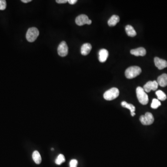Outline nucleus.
<instances>
[{
	"mask_svg": "<svg viewBox=\"0 0 167 167\" xmlns=\"http://www.w3.org/2000/svg\"><path fill=\"white\" fill-rule=\"evenodd\" d=\"M142 70L138 66H132L128 68L125 71V77L128 79H132L141 74Z\"/></svg>",
	"mask_w": 167,
	"mask_h": 167,
	"instance_id": "obj_1",
	"label": "nucleus"
},
{
	"mask_svg": "<svg viewBox=\"0 0 167 167\" xmlns=\"http://www.w3.org/2000/svg\"><path fill=\"white\" fill-rule=\"evenodd\" d=\"M136 93L138 100L141 104L143 105H146L148 103V96L143 88L140 86L137 87L136 89Z\"/></svg>",
	"mask_w": 167,
	"mask_h": 167,
	"instance_id": "obj_2",
	"label": "nucleus"
},
{
	"mask_svg": "<svg viewBox=\"0 0 167 167\" xmlns=\"http://www.w3.org/2000/svg\"><path fill=\"white\" fill-rule=\"evenodd\" d=\"M119 95V91L118 88L113 87L107 91L103 94L104 99L108 101L113 100L118 98Z\"/></svg>",
	"mask_w": 167,
	"mask_h": 167,
	"instance_id": "obj_3",
	"label": "nucleus"
},
{
	"mask_svg": "<svg viewBox=\"0 0 167 167\" xmlns=\"http://www.w3.org/2000/svg\"><path fill=\"white\" fill-rule=\"evenodd\" d=\"M39 35V31L37 28H31L28 29L26 34V38L30 42H34Z\"/></svg>",
	"mask_w": 167,
	"mask_h": 167,
	"instance_id": "obj_4",
	"label": "nucleus"
},
{
	"mask_svg": "<svg viewBox=\"0 0 167 167\" xmlns=\"http://www.w3.org/2000/svg\"><path fill=\"white\" fill-rule=\"evenodd\" d=\"M140 121L143 125H151L154 122V118L151 113L146 112L144 115L141 116L140 118Z\"/></svg>",
	"mask_w": 167,
	"mask_h": 167,
	"instance_id": "obj_5",
	"label": "nucleus"
},
{
	"mask_svg": "<svg viewBox=\"0 0 167 167\" xmlns=\"http://www.w3.org/2000/svg\"><path fill=\"white\" fill-rule=\"evenodd\" d=\"M68 47L65 41H62L59 44L58 47V53L61 57H65L68 54Z\"/></svg>",
	"mask_w": 167,
	"mask_h": 167,
	"instance_id": "obj_6",
	"label": "nucleus"
},
{
	"mask_svg": "<svg viewBox=\"0 0 167 167\" xmlns=\"http://www.w3.org/2000/svg\"><path fill=\"white\" fill-rule=\"evenodd\" d=\"M158 87V84L156 81H150L143 86V89L146 92H150L151 91H156Z\"/></svg>",
	"mask_w": 167,
	"mask_h": 167,
	"instance_id": "obj_7",
	"label": "nucleus"
},
{
	"mask_svg": "<svg viewBox=\"0 0 167 167\" xmlns=\"http://www.w3.org/2000/svg\"><path fill=\"white\" fill-rule=\"evenodd\" d=\"M89 19L88 17L86 14H81L77 17L75 20V22L77 25L81 26L85 24H87Z\"/></svg>",
	"mask_w": 167,
	"mask_h": 167,
	"instance_id": "obj_8",
	"label": "nucleus"
},
{
	"mask_svg": "<svg viewBox=\"0 0 167 167\" xmlns=\"http://www.w3.org/2000/svg\"><path fill=\"white\" fill-rule=\"evenodd\" d=\"M155 66L159 70H162L167 67V61L164 59H161L158 57L154 59Z\"/></svg>",
	"mask_w": 167,
	"mask_h": 167,
	"instance_id": "obj_9",
	"label": "nucleus"
},
{
	"mask_svg": "<svg viewBox=\"0 0 167 167\" xmlns=\"http://www.w3.org/2000/svg\"><path fill=\"white\" fill-rule=\"evenodd\" d=\"M98 55H99L98 59L99 61L102 63L106 61L107 59L108 58L109 52L106 49H102L99 51Z\"/></svg>",
	"mask_w": 167,
	"mask_h": 167,
	"instance_id": "obj_10",
	"label": "nucleus"
},
{
	"mask_svg": "<svg viewBox=\"0 0 167 167\" xmlns=\"http://www.w3.org/2000/svg\"><path fill=\"white\" fill-rule=\"evenodd\" d=\"M131 54L136 56H144L146 55V51L143 47H139L138 49L131 51Z\"/></svg>",
	"mask_w": 167,
	"mask_h": 167,
	"instance_id": "obj_11",
	"label": "nucleus"
},
{
	"mask_svg": "<svg viewBox=\"0 0 167 167\" xmlns=\"http://www.w3.org/2000/svg\"><path fill=\"white\" fill-rule=\"evenodd\" d=\"M157 82L161 87H165L167 86V74H164L159 76Z\"/></svg>",
	"mask_w": 167,
	"mask_h": 167,
	"instance_id": "obj_12",
	"label": "nucleus"
},
{
	"mask_svg": "<svg viewBox=\"0 0 167 167\" xmlns=\"http://www.w3.org/2000/svg\"><path fill=\"white\" fill-rule=\"evenodd\" d=\"M92 46L90 43H85L82 46L81 48V53L83 55H88L91 51Z\"/></svg>",
	"mask_w": 167,
	"mask_h": 167,
	"instance_id": "obj_13",
	"label": "nucleus"
},
{
	"mask_svg": "<svg viewBox=\"0 0 167 167\" xmlns=\"http://www.w3.org/2000/svg\"><path fill=\"white\" fill-rule=\"evenodd\" d=\"M121 106L124 108L129 109L131 111V115L132 117H134L135 116L136 114L135 113V111H136L135 107L134 106L133 104L128 103L125 101H123L121 103Z\"/></svg>",
	"mask_w": 167,
	"mask_h": 167,
	"instance_id": "obj_14",
	"label": "nucleus"
},
{
	"mask_svg": "<svg viewBox=\"0 0 167 167\" xmlns=\"http://www.w3.org/2000/svg\"><path fill=\"white\" fill-rule=\"evenodd\" d=\"M119 21H120V18L117 15H113L108 20V25L110 26H115L117 25L118 22H119Z\"/></svg>",
	"mask_w": 167,
	"mask_h": 167,
	"instance_id": "obj_15",
	"label": "nucleus"
},
{
	"mask_svg": "<svg viewBox=\"0 0 167 167\" xmlns=\"http://www.w3.org/2000/svg\"><path fill=\"white\" fill-rule=\"evenodd\" d=\"M125 31L127 35L130 37L135 36L136 35V31L133 26L131 25H127L125 27Z\"/></svg>",
	"mask_w": 167,
	"mask_h": 167,
	"instance_id": "obj_16",
	"label": "nucleus"
},
{
	"mask_svg": "<svg viewBox=\"0 0 167 167\" xmlns=\"http://www.w3.org/2000/svg\"><path fill=\"white\" fill-rule=\"evenodd\" d=\"M32 157L35 163L37 164L41 163V157L40 153L38 151H35L34 152L32 155Z\"/></svg>",
	"mask_w": 167,
	"mask_h": 167,
	"instance_id": "obj_17",
	"label": "nucleus"
},
{
	"mask_svg": "<svg viewBox=\"0 0 167 167\" xmlns=\"http://www.w3.org/2000/svg\"><path fill=\"white\" fill-rule=\"evenodd\" d=\"M158 99L161 101H164L167 99V96L164 92L162 91L158 90L156 92Z\"/></svg>",
	"mask_w": 167,
	"mask_h": 167,
	"instance_id": "obj_18",
	"label": "nucleus"
},
{
	"mask_svg": "<svg viewBox=\"0 0 167 167\" xmlns=\"http://www.w3.org/2000/svg\"><path fill=\"white\" fill-rule=\"evenodd\" d=\"M65 162V157L62 154H59L55 160V163L57 165H61Z\"/></svg>",
	"mask_w": 167,
	"mask_h": 167,
	"instance_id": "obj_19",
	"label": "nucleus"
},
{
	"mask_svg": "<svg viewBox=\"0 0 167 167\" xmlns=\"http://www.w3.org/2000/svg\"><path fill=\"white\" fill-rule=\"evenodd\" d=\"M161 105V103L160 102L158 99L154 98L152 100L151 104V107L154 109H156L158 108Z\"/></svg>",
	"mask_w": 167,
	"mask_h": 167,
	"instance_id": "obj_20",
	"label": "nucleus"
},
{
	"mask_svg": "<svg viewBox=\"0 0 167 167\" xmlns=\"http://www.w3.org/2000/svg\"><path fill=\"white\" fill-rule=\"evenodd\" d=\"M7 7V3L5 0H0V10H4Z\"/></svg>",
	"mask_w": 167,
	"mask_h": 167,
	"instance_id": "obj_21",
	"label": "nucleus"
},
{
	"mask_svg": "<svg viewBox=\"0 0 167 167\" xmlns=\"http://www.w3.org/2000/svg\"><path fill=\"white\" fill-rule=\"evenodd\" d=\"M78 163V162L77 160H71L70 162V167H77Z\"/></svg>",
	"mask_w": 167,
	"mask_h": 167,
	"instance_id": "obj_22",
	"label": "nucleus"
},
{
	"mask_svg": "<svg viewBox=\"0 0 167 167\" xmlns=\"http://www.w3.org/2000/svg\"><path fill=\"white\" fill-rule=\"evenodd\" d=\"M56 1L58 4H66L68 2V1L67 0H56Z\"/></svg>",
	"mask_w": 167,
	"mask_h": 167,
	"instance_id": "obj_23",
	"label": "nucleus"
},
{
	"mask_svg": "<svg viewBox=\"0 0 167 167\" xmlns=\"http://www.w3.org/2000/svg\"><path fill=\"white\" fill-rule=\"evenodd\" d=\"M68 2L70 4L74 5L76 4V2H77V0H69V1H68Z\"/></svg>",
	"mask_w": 167,
	"mask_h": 167,
	"instance_id": "obj_24",
	"label": "nucleus"
},
{
	"mask_svg": "<svg viewBox=\"0 0 167 167\" xmlns=\"http://www.w3.org/2000/svg\"><path fill=\"white\" fill-rule=\"evenodd\" d=\"M31 1H32L31 0H21V1L24 3H28Z\"/></svg>",
	"mask_w": 167,
	"mask_h": 167,
	"instance_id": "obj_25",
	"label": "nucleus"
}]
</instances>
